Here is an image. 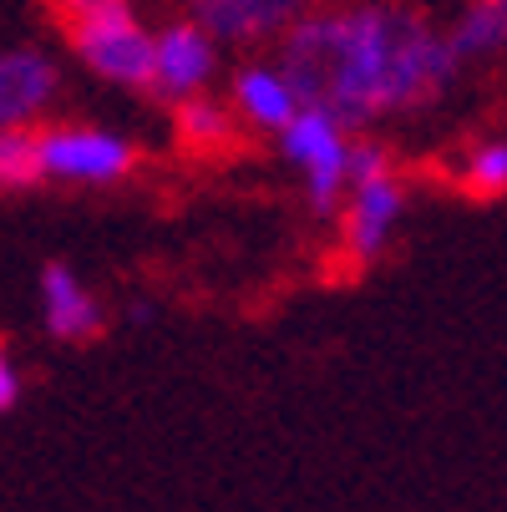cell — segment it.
Returning <instances> with one entry per match:
<instances>
[{"mask_svg": "<svg viewBox=\"0 0 507 512\" xmlns=\"http://www.w3.org/2000/svg\"><path fill=\"white\" fill-rule=\"evenodd\" d=\"M457 71L447 36L406 6H345L305 16L284 36L279 77L300 107L330 112L345 132L431 107Z\"/></svg>", "mask_w": 507, "mask_h": 512, "instance_id": "1", "label": "cell"}, {"mask_svg": "<svg viewBox=\"0 0 507 512\" xmlns=\"http://www.w3.org/2000/svg\"><path fill=\"white\" fill-rule=\"evenodd\" d=\"M36 158L41 178H66V183H117L137 163L132 142L102 127H51L36 137Z\"/></svg>", "mask_w": 507, "mask_h": 512, "instance_id": "2", "label": "cell"}, {"mask_svg": "<svg viewBox=\"0 0 507 512\" xmlns=\"http://www.w3.org/2000/svg\"><path fill=\"white\" fill-rule=\"evenodd\" d=\"M289 163L305 168V183H310V203L320 213H330L345 193V163H350V137L345 127L320 112V107H300L295 117H289V127L279 132Z\"/></svg>", "mask_w": 507, "mask_h": 512, "instance_id": "3", "label": "cell"}, {"mask_svg": "<svg viewBox=\"0 0 507 512\" xmlns=\"http://www.w3.org/2000/svg\"><path fill=\"white\" fill-rule=\"evenodd\" d=\"M66 41L77 46V56L97 71V77H107V82H117V87L153 92V36L137 26L132 11L66 31Z\"/></svg>", "mask_w": 507, "mask_h": 512, "instance_id": "4", "label": "cell"}, {"mask_svg": "<svg viewBox=\"0 0 507 512\" xmlns=\"http://www.w3.org/2000/svg\"><path fill=\"white\" fill-rule=\"evenodd\" d=\"M345 193H350L345 198V249H350L355 264H371L401 224L406 188H401L396 173H381V178H366V183H355Z\"/></svg>", "mask_w": 507, "mask_h": 512, "instance_id": "5", "label": "cell"}, {"mask_svg": "<svg viewBox=\"0 0 507 512\" xmlns=\"http://www.w3.org/2000/svg\"><path fill=\"white\" fill-rule=\"evenodd\" d=\"M310 0H193V16L208 36L224 41H259L279 36L305 16Z\"/></svg>", "mask_w": 507, "mask_h": 512, "instance_id": "6", "label": "cell"}, {"mask_svg": "<svg viewBox=\"0 0 507 512\" xmlns=\"http://www.w3.org/2000/svg\"><path fill=\"white\" fill-rule=\"evenodd\" d=\"M213 71V36L193 21L168 26L153 41V92L163 97H193Z\"/></svg>", "mask_w": 507, "mask_h": 512, "instance_id": "7", "label": "cell"}, {"mask_svg": "<svg viewBox=\"0 0 507 512\" xmlns=\"http://www.w3.org/2000/svg\"><path fill=\"white\" fill-rule=\"evenodd\" d=\"M56 97V66L36 51H0V127H26Z\"/></svg>", "mask_w": 507, "mask_h": 512, "instance_id": "8", "label": "cell"}, {"mask_svg": "<svg viewBox=\"0 0 507 512\" xmlns=\"http://www.w3.org/2000/svg\"><path fill=\"white\" fill-rule=\"evenodd\" d=\"M41 310H46V330L56 340H87L102 325V305L87 295V284L66 264H51L41 274Z\"/></svg>", "mask_w": 507, "mask_h": 512, "instance_id": "9", "label": "cell"}, {"mask_svg": "<svg viewBox=\"0 0 507 512\" xmlns=\"http://www.w3.org/2000/svg\"><path fill=\"white\" fill-rule=\"evenodd\" d=\"M234 102H239V112H244L254 127H269V132H284V127H289V117L300 112V97L289 92V82L279 77V71H264V66L239 71V82H234Z\"/></svg>", "mask_w": 507, "mask_h": 512, "instance_id": "10", "label": "cell"}, {"mask_svg": "<svg viewBox=\"0 0 507 512\" xmlns=\"http://www.w3.org/2000/svg\"><path fill=\"white\" fill-rule=\"evenodd\" d=\"M447 46H452L457 61L502 51L507 46V0H472V6L462 11V21L452 26Z\"/></svg>", "mask_w": 507, "mask_h": 512, "instance_id": "11", "label": "cell"}, {"mask_svg": "<svg viewBox=\"0 0 507 512\" xmlns=\"http://www.w3.org/2000/svg\"><path fill=\"white\" fill-rule=\"evenodd\" d=\"M178 137H183V148H193V153H219V148L234 142V117H229V107L208 102V97H183Z\"/></svg>", "mask_w": 507, "mask_h": 512, "instance_id": "12", "label": "cell"}, {"mask_svg": "<svg viewBox=\"0 0 507 512\" xmlns=\"http://www.w3.org/2000/svg\"><path fill=\"white\" fill-rule=\"evenodd\" d=\"M462 188L477 198H502L507 193V137L472 142L462 158Z\"/></svg>", "mask_w": 507, "mask_h": 512, "instance_id": "13", "label": "cell"}, {"mask_svg": "<svg viewBox=\"0 0 507 512\" xmlns=\"http://www.w3.org/2000/svg\"><path fill=\"white\" fill-rule=\"evenodd\" d=\"M41 183L36 137L21 127H0V188H31Z\"/></svg>", "mask_w": 507, "mask_h": 512, "instance_id": "14", "label": "cell"}, {"mask_svg": "<svg viewBox=\"0 0 507 512\" xmlns=\"http://www.w3.org/2000/svg\"><path fill=\"white\" fill-rule=\"evenodd\" d=\"M51 16L61 31H77V26H92V21H107V16H122L132 11L127 0H46Z\"/></svg>", "mask_w": 507, "mask_h": 512, "instance_id": "15", "label": "cell"}, {"mask_svg": "<svg viewBox=\"0 0 507 512\" xmlns=\"http://www.w3.org/2000/svg\"><path fill=\"white\" fill-rule=\"evenodd\" d=\"M391 173V153L381 142H350V163H345V188L366 183V178H381Z\"/></svg>", "mask_w": 507, "mask_h": 512, "instance_id": "16", "label": "cell"}, {"mask_svg": "<svg viewBox=\"0 0 507 512\" xmlns=\"http://www.w3.org/2000/svg\"><path fill=\"white\" fill-rule=\"evenodd\" d=\"M16 401H21V371H16V360H11L6 340H0V416H6Z\"/></svg>", "mask_w": 507, "mask_h": 512, "instance_id": "17", "label": "cell"}]
</instances>
